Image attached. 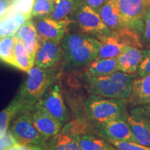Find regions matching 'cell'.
Instances as JSON below:
<instances>
[{
	"mask_svg": "<svg viewBox=\"0 0 150 150\" xmlns=\"http://www.w3.org/2000/svg\"><path fill=\"white\" fill-rule=\"evenodd\" d=\"M11 0H0V18L6 15L11 11Z\"/></svg>",
	"mask_w": 150,
	"mask_h": 150,
	"instance_id": "cell-35",
	"label": "cell"
},
{
	"mask_svg": "<svg viewBox=\"0 0 150 150\" xmlns=\"http://www.w3.org/2000/svg\"><path fill=\"white\" fill-rule=\"evenodd\" d=\"M142 35V41L145 45H150V8L144 18V27Z\"/></svg>",
	"mask_w": 150,
	"mask_h": 150,
	"instance_id": "cell-31",
	"label": "cell"
},
{
	"mask_svg": "<svg viewBox=\"0 0 150 150\" xmlns=\"http://www.w3.org/2000/svg\"><path fill=\"white\" fill-rule=\"evenodd\" d=\"M54 1L55 0H35L31 18H40L51 16L54 8Z\"/></svg>",
	"mask_w": 150,
	"mask_h": 150,
	"instance_id": "cell-27",
	"label": "cell"
},
{
	"mask_svg": "<svg viewBox=\"0 0 150 150\" xmlns=\"http://www.w3.org/2000/svg\"><path fill=\"white\" fill-rule=\"evenodd\" d=\"M18 143L11 131H7L6 134L0 139V150H6Z\"/></svg>",
	"mask_w": 150,
	"mask_h": 150,
	"instance_id": "cell-32",
	"label": "cell"
},
{
	"mask_svg": "<svg viewBox=\"0 0 150 150\" xmlns=\"http://www.w3.org/2000/svg\"><path fill=\"white\" fill-rule=\"evenodd\" d=\"M101 49L97 59H115L127 46L142 47L139 35L129 29L112 32L110 35L99 39Z\"/></svg>",
	"mask_w": 150,
	"mask_h": 150,
	"instance_id": "cell-5",
	"label": "cell"
},
{
	"mask_svg": "<svg viewBox=\"0 0 150 150\" xmlns=\"http://www.w3.org/2000/svg\"><path fill=\"white\" fill-rule=\"evenodd\" d=\"M37 150H48L47 148H45V147H39L38 149Z\"/></svg>",
	"mask_w": 150,
	"mask_h": 150,
	"instance_id": "cell-38",
	"label": "cell"
},
{
	"mask_svg": "<svg viewBox=\"0 0 150 150\" xmlns=\"http://www.w3.org/2000/svg\"><path fill=\"white\" fill-rule=\"evenodd\" d=\"M110 145L116 147L118 150H150V147L144 146L136 142L120 141L106 138Z\"/></svg>",
	"mask_w": 150,
	"mask_h": 150,
	"instance_id": "cell-28",
	"label": "cell"
},
{
	"mask_svg": "<svg viewBox=\"0 0 150 150\" xmlns=\"http://www.w3.org/2000/svg\"><path fill=\"white\" fill-rule=\"evenodd\" d=\"M125 27L141 35L144 18L150 8V0H113Z\"/></svg>",
	"mask_w": 150,
	"mask_h": 150,
	"instance_id": "cell-8",
	"label": "cell"
},
{
	"mask_svg": "<svg viewBox=\"0 0 150 150\" xmlns=\"http://www.w3.org/2000/svg\"><path fill=\"white\" fill-rule=\"evenodd\" d=\"M101 45L98 39L84 33H67L61 42L65 60L76 67L87 66L96 59Z\"/></svg>",
	"mask_w": 150,
	"mask_h": 150,
	"instance_id": "cell-2",
	"label": "cell"
},
{
	"mask_svg": "<svg viewBox=\"0 0 150 150\" xmlns=\"http://www.w3.org/2000/svg\"><path fill=\"white\" fill-rule=\"evenodd\" d=\"M15 36L22 41L31 61L35 63V55L39 45V35L34 21L31 19L26 21Z\"/></svg>",
	"mask_w": 150,
	"mask_h": 150,
	"instance_id": "cell-16",
	"label": "cell"
},
{
	"mask_svg": "<svg viewBox=\"0 0 150 150\" xmlns=\"http://www.w3.org/2000/svg\"><path fill=\"white\" fill-rule=\"evenodd\" d=\"M142 59V51L134 46H127L117 57L120 72L132 74L138 70Z\"/></svg>",
	"mask_w": 150,
	"mask_h": 150,
	"instance_id": "cell-17",
	"label": "cell"
},
{
	"mask_svg": "<svg viewBox=\"0 0 150 150\" xmlns=\"http://www.w3.org/2000/svg\"><path fill=\"white\" fill-rule=\"evenodd\" d=\"M98 13L103 22L111 30L112 32L127 29L119 13L117 5L113 0H107L99 9Z\"/></svg>",
	"mask_w": 150,
	"mask_h": 150,
	"instance_id": "cell-19",
	"label": "cell"
},
{
	"mask_svg": "<svg viewBox=\"0 0 150 150\" xmlns=\"http://www.w3.org/2000/svg\"><path fill=\"white\" fill-rule=\"evenodd\" d=\"M32 122L45 140H50L59 132L63 125L37 102L30 109Z\"/></svg>",
	"mask_w": 150,
	"mask_h": 150,
	"instance_id": "cell-11",
	"label": "cell"
},
{
	"mask_svg": "<svg viewBox=\"0 0 150 150\" xmlns=\"http://www.w3.org/2000/svg\"><path fill=\"white\" fill-rule=\"evenodd\" d=\"M35 1V0H20L9 12L21 13L28 20H30L31 19V13Z\"/></svg>",
	"mask_w": 150,
	"mask_h": 150,
	"instance_id": "cell-29",
	"label": "cell"
},
{
	"mask_svg": "<svg viewBox=\"0 0 150 150\" xmlns=\"http://www.w3.org/2000/svg\"><path fill=\"white\" fill-rule=\"evenodd\" d=\"M128 103L133 107L150 103V74L134 80Z\"/></svg>",
	"mask_w": 150,
	"mask_h": 150,
	"instance_id": "cell-18",
	"label": "cell"
},
{
	"mask_svg": "<svg viewBox=\"0 0 150 150\" xmlns=\"http://www.w3.org/2000/svg\"><path fill=\"white\" fill-rule=\"evenodd\" d=\"M137 71L140 77L150 74V47L142 50V59Z\"/></svg>",
	"mask_w": 150,
	"mask_h": 150,
	"instance_id": "cell-30",
	"label": "cell"
},
{
	"mask_svg": "<svg viewBox=\"0 0 150 150\" xmlns=\"http://www.w3.org/2000/svg\"><path fill=\"white\" fill-rule=\"evenodd\" d=\"M63 55L64 52L60 42L39 38L35 65L42 69L52 68L59 63Z\"/></svg>",
	"mask_w": 150,
	"mask_h": 150,
	"instance_id": "cell-13",
	"label": "cell"
},
{
	"mask_svg": "<svg viewBox=\"0 0 150 150\" xmlns=\"http://www.w3.org/2000/svg\"><path fill=\"white\" fill-rule=\"evenodd\" d=\"M31 108H23L11 122L10 130L18 143L37 145L47 149L46 140L39 134L32 122Z\"/></svg>",
	"mask_w": 150,
	"mask_h": 150,
	"instance_id": "cell-7",
	"label": "cell"
},
{
	"mask_svg": "<svg viewBox=\"0 0 150 150\" xmlns=\"http://www.w3.org/2000/svg\"><path fill=\"white\" fill-rule=\"evenodd\" d=\"M28 19L19 12H9L0 18V38L14 36Z\"/></svg>",
	"mask_w": 150,
	"mask_h": 150,
	"instance_id": "cell-20",
	"label": "cell"
},
{
	"mask_svg": "<svg viewBox=\"0 0 150 150\" xmlns=\"http://www.w3.org/2000/svg\"><path fill=\"white\" fill-rule=\"evenodd\" d=\"M136 142L150 147V119L130 110L126 117Z\"/></svg>",
	"mask_w": 150,
	"mask_h": 150,
	"instance_id": "cell-15",
	"label": "cell"
},
{
	"mask_svg": "<svg viewBox=\"0 0 150 150\" xmlns=\"http://www.w3.org/2000/svg\"><path fill=\"white\" fill-rule=\"evenodd\" d=\"M38 102L63 125L70 121L71 113L65 105L59 79L50 86Z\"/></svg>",
	"mask_w": 150,
	"mask_h": 150,
	"instance_id": "cell-10",
	"label": "cell"
},
{
	"mask_svg": "<svg viewBox=\"0 0 150 150\" xmlns=\"http://www.w3.org/2000/svg\"><path fill=\"white\" fill-rule=\"evenodd\" d=\"M117 71V58L96 59L87 65L85 74L93 76H102L111 74Z\"/></svg>",
	"mask_w": 150,
	"mask_h": 150,
	"instance_id": "cell-21",
	"label": "cell"
},
{
	"mask_svg": "<svg viewBox=\"0 0 150 150\" xmlns=\"http://www.w3.org/2000/svg\"><path fill=\"white\" fill-rule=\"evenodd\" d=\"M134 80L131 74L120 71L107 76H93L84 74L83 76L84 86L91 95L124 101L130 98Z\"/></svg>",
	"mask_w": 150,
	"mask_h": 150,
	"instance_id": "cell-1",
	"label": "cell"
},
{
	"mask_svg": "<svg viewBox=\"0 0 150 150\" xmlns=\"http://www.w3.org/2000/svg\"><path fill=\"white\" fill-rule=\"evenodd\" d=\"M40 146L31 145H21L17 143L13 147L8 148L6 150H37Z\"/></svg>",
	"mask_w": 150,
	"mask_h": 150,
	"instance_id": "cell-36",
	"label": "cell"
},
{
	"mask_svg": "<svg viewBox=\"0 0 150 150\" xmlns=\"http://www.w3.org/2000/svg\"><path fill=\"white\" fill-rule=\"evenodd\" d=\"M81 1L98 12L107 0H81Z\"/></svg>",
	"mask_w": 150,
	"mask_h": 150,
	"instance_id": "cell-33",
	"label": "cell"
},
{
	"mask_svg": "<svg viewBox=\"0 0 150 150\" xmlns=\"http://www.w3.org/2000/svg\"><path fill=\"white\" fill-rule=\"evenodd\" d=\"M16 36H7L0 38V60L17 68L14 57Z\"/></svg>",
	"mask_w": 150,
	"mask_h": 150,
	"instance_id": "cell-26",
	"label": "cell"
},
{
	"mask_svg": "<svg viewBox=\"0 0 150 150\" xmlns=\"http://www.w3.org/2000/svg\"><path fill=\"white\" fill-rule=\"evenodd\" d=\"M80 147L81 150H111L114 148L108 142L88 131L81 134Z\"/></svg>",
	"mask_w": 150,
	"mask_h": 150,
	"instance_id": "cell-24",
	"label": "cell"
},
{
	"mask_svg": "<svg viewBox=\"0 0 150 150\" xmlns=\"http://www.w3.org/2000/svg\"><path fill=\"white\" fill-rule=\"evenodd\" d=\"M70 19L82 32L97 37L98 40L112 33L111 30L103 22L99 13L81 0Z\"/></svg>",
	"mask_w": 150,
	"mask_h": 150,
	"instance_id": "cell-6",
	"label": "cell"
},
{
	"mask_svg": "<svg viewBox=\"0 0 150 150\" xmlns=\"http://www.w3.org/2000/svg\"><path fill=\"white\" fill-rule=\"evenodd\" d=\"M131 111L141 114L150 119V103L148 104L143 105V106H136L131 110Z\"/></svg>",
	"mask_w": 150,
	"mask_h": 150,
	"instance_id": "cell-34",
	"label": "cell"
},
{
	"mask_svg": "<svg viewBox=\"0 0 150 150\" xmlns=\"http://www.w3.org/2000/svg\"><path fill=\"white\" fill-rule=\"evenodd\" d=\"M34 23L39 38L61 43L72 21L71 19L56 20L50 17H46L36 18Z\"/></svg>",
	"mask_w": 150,
	"mask_h": 150,
	"instance_id": "cell-12",
	"label": "cell"
},
{
	"mask_svg": "<svg viewBox=\"0 0 150 150\" xmlns=\"http://www.w3.org/2000/svg\"><path fill=\"white\" fill-rule=\"evenodd\" d=\"M14 57L16 62L17 68L25 72L29 73L35 64L31 61L23 43L16 37Z\"/></svg>",
	"mask_w": 150,
	"mask_h": 150,
	"instance_id": "cell-25",
	"label": "cell"
},
{
	"mask_svg": "<svg viewBox=\"0 0 150 150\" xmlns=\"http://www.w3.org/2000/svg\"><path fill=\"white\" fill-rule=\"evenodd\" d=\"M19 1H20V0H11V3H12V6H11V9H12L13 8V7L15 6V5H16V4L18 3Z\"/></svg>",
	"mask_w": 150,
	"mask_h": 150,
	"instance_id": "cell-37",
	"label": "cell"
},
{
	"mask_svg": "<svg viewBox=\"0 0 150 150\" xmlns=\"http://www.w3.org/2000/svg\"><path fill=\"white\" fill-rule=\"evenodd\" d=\"M106 138L120 141L136 142L132 131L126 119L112 120L96 126Z\"/></svg>",
	"mask_w": 150,
	"mask_h": 150,
	"instance_id": "cell-14",
	"label": "cell"
},
{
	"mask_svg": "<svg viewBox=\"0 0 150 150\" xmlns=\"http://www.w3.org/2000/svg\"><path fill=\"white\" fill-rule=\"evenodd\" d=\"M88 119L96 126L112 120L126 119V101L91 95L86 100Z\"/></svg>",
	"mask_w": 150,
	"mask_h": 150,
	"instance_id": "cell-4",
	"label": "cell"
},
{
	"mask_svg": "<svg viewBox=\"0 0 150 150\" xmlns=\"http://www.w3.org/2000/svg\"><path fill=\"white\" fill-rule=\"evenodd\" d=\"M79 3V0H55L53 13L50 18L56 20L70 19Z\"/></svg>",
	"mask_w": 150,
	"mask_h": 150,
	"instance_id": "cell-23",
	"label": "cell"
},
{
	"mask_svg": "<svg viewBox=\"0 0 150 150\" xmlns=\"http://www.w3.org/2000/svg\"><path fill=\"white\" fill-rule=\"evenodd\" d=\"M60 73L56 66L49 69L33 67L16 95L24 104V108H31L38 102L50 86L59 79Z\"/></svg>",
	"mask_w": 150,
	"mask_h": 150,
	"instance_id": "cell-3",
	"label": "cell"
},
{
	"mask_svg": "<svg viewBox=\"0 0 150 150\" xmlns=\"http://www.w3.org/2000/svg\"><path fill=\"white\" fill-rule=\"evenodd\" d=\"M24 108L23 103L16 96L10 104L0 112V139L5 136L10 123Z\"/></svg>",
	"mask_w": 150,
	"mask_h": 150,
	"instance_id": "cell-22",
	"label": "cell"
},
{
	"mask_svg": "<svg viewBox=\"0 0 150 150\" xmlns=\"http://www.w3.org/2000/svg\"><path fill=\"white\" fill-rule=\"evenodd\" d=\"M111 150H117V149H115V148H113V149H111Z\"/></svg>",
	"mask_w": 150,
	"mask_h": 150,
	"instance_id": "cell-39",
	"label": "cell"
},
{
	"mask_svg": "<svg viewBox=\"0 0 150 150\" xmlns=\"http://www.w3.org/2000/svg\"><path fill=\"white\" fill-rule=\"evenodd\" d=\"M87 131V127L71 120L63 125L57 134L50 139L48 150H81L80 136Z\"/></svg>",
	"mask_w": 150,
	"mask_h": 150,
	"instance_id": "cell-9",
	"label": "cell"
}]
</instances>
